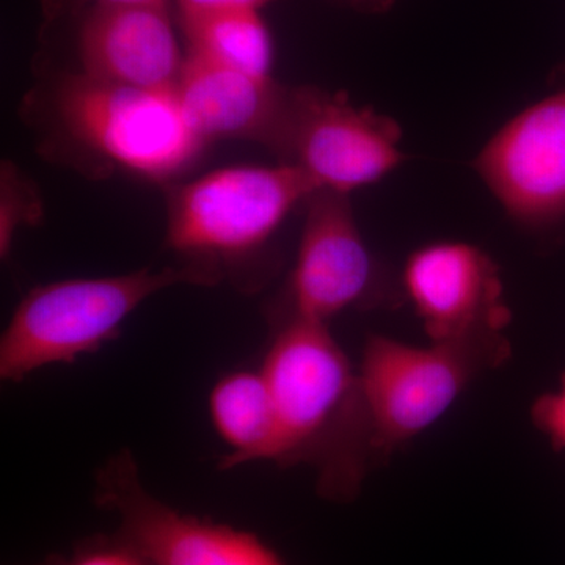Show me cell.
Segmentation results:
<instances>
[{"label": "cell", "mask_w": 565, "mask_h": 565, "mask_svg": "<svg viewBox=\"0 0 565 565\" xmlns=\"http://www.w3.org/2000/svg\"><path fill=\"white\" fill-rule=\"evenodd\" d=\"M259 370L273 394L277 423L273 462L308 465L322 498L351 503L373 468V437L359 367L329 323L278 316Z\"/></svg>", "instance_id": "6da1fadb"}, {"label": "cell", "mask_w": 565, "mask_h": 565, "mask_svg": "<svg viewBox=\"0 0 565 565\" xmlns=\"http://www.w3.org/2000/svg\"><path fill=\"white\" fill-rule=\"evenodd\" d=\"M177 285L212 286L191 264L99 278H71L31 289L0 338V379L22 382L70 364L120 337L122 323L154 294Z\"/></svg>", "instance_id": "7a4b0ae2"}, {"label": "cell", "mask_w": 565, "mask_h": 565, "mask_svg": "<svg viewBox=\"0 0 565 565\" xmlns=\"http://www.w3.org/2000/svg\"><path fill=\"white\" fill-rule=\"evenodd\" d=\"M318 185L291 163L215 170L169 195L167 244L218 282L258 259Z\"/></svg>", "instance_id": "3957f363"}, {"label": "cell", "mask_w": 565, "mask_h": 565, "mask_svg": "<svg viewBox=\"0 0 565 565\" xmlns=\"http://www.w3.org/2000/svg\"><path fill=\"white\" fill-rule=\"evenodd\" d=\"M511 353L505 332L427 345L371 334L356 367L374 465L426 433L475 381L508 362Z\"/></svg>", "instance_id": "277c9868"}, {"label": "cell", "mask_w": 565, "mask_h": 565, "mask_svg": "<svg viewBox=\"0 0 565 565\" xmlns=\"http://www.w3.org/2000/svg\"><path fill=\"white\" fill-rule=\"evenodd\" d=\"M51 121L77 148L150 180H170L199 159L206 141L174 90H145L66 74L51 92Z\"/></svg>", "instance_id": "5b68a950"}, {"label": "cell", "mask_w": 565, "mask_h": 565, "mask_svg": "<svg viewBox=\"0 0 565 565\" xmlns=\"http://www.w3.org/2000/svg\"><path fill=\"white\" fill-rule=\"evenodd\" d=\"M403 129L388 115L353 106L344 93L313 85L291 87L274 154L318 189L351 195L399 169L407 156Z\"/></svg>", "instance_id": "8992f818"}, {"label": "cell", "mask_w": 565, "mask_h": 565, "mask_svg": "<svg viewBox=\"0 0 565 565\" xmlns=\"http://www.w3.org/2000/svg\"><path fill=\"white\" fill-rule=\"evenodd\" d=\"M303 206L282 315L329 323L348 310L399 307L405 300L401 278L367 247L349 195L319 189Z\"/></svg>", "instance_id": "52a82bcc"}, {"label": "cell", "mask_w": 565, "mask_h": 565, "mask_svg": "<svg viewBox=\"0 0 565 565\" xmlns=\"http://www.w3.org/2000/svg\"><path fill=\"white\" fill-rule=\"evenodd\" d=\"M473 170L512 222L537 234L565 230V76L505 121Z\"/></svg>", "instance_id": "ba28073f"}, {"label": "cell", "mask_w": 565, "mask_h": 565, "mask_svg": "<svg viewBox=\"0 0 565 565\" xmlns=\"http://www.w3.org/2000/svg\"><path fill=\"white\" fill-rule=\"evenodd\" d=\"M95 503L117 515L118 531L156 565H288L258 534L163 503L145 487L136 457L126 449L96 473Z\"/></svg>", "instance_id": "9c48e42d"}, {"label": "cell", "mask_w": 565, "mask_h": 565, "mask_svg": "<svg viewBox=\"0 0 565 565\" xmlns=\"http://www.w3.org/2000/svg\"><path fill=\"white\" fill-rule=\"evenodd\" d=\"M401 285L429 341L503 333L511 323L500 267L473 244L444 241L412 252Z\"/></svg>", "instance_id": "30bf717a"}, {"label": "cell", "mask_w": 565, "mask_h": 565, "mask_svg": "<svg viewBox=\"0 0 565 565\" xmlns=\"http://www.w3.org/2000/svg\"><path fill=\"white\" fill-rule=\"evenodd\" d=\"M77 47L81 73L145 90H174L185 62L167 7L93 6Z\"/></svg>", "instance_id": "8fae6325"}, {"label": "cell", "mask_w": 565, "mask_h": 565, "mask_svg": "<svg viewBox=\"0 0 565 565\" xmlns=\"http://www.w3.org/2000/svg\"><path fill=\"white\" fill-rule=\"evenodd\" d=\"M291 87L273 76H256L185 55L174 87L189 125L204 141L244 139L274 151L280 137Z\"/></svg>", "instance_id": "7c38bea8"}, {"label": "cell", "mask_w": 565, "mask_h": 565, "mask_svg": "<svg viewBox=\"0 0 565 565\" xmlns=\"http://www.w3.org/2000/svg\"><path fill=\"white\" fill-rule=\"evenodd\" d=\"M210 416L215 433L228 446L218 468L270 460L277 444L273 394L262 370L222 375L210 393Z\"/></svg>", "instance_id": "4fadbf2b"}, {"label": "cell", "mask_w": 565, "mask_h": 565, "mask_svg": "<svg viewBox=\"0 0 565 565\" xmlns=\"http://www.w3.org/2000/svg\"><path fill=\"white\" fill-rule=\"evenodd\" d=\"M180 21L188 54L256 76H273V35L259 11H223Z\"/></svg>", "instance_id": "5bb4252c"}, {"label": "cell", "mask_w": 565, "mask_h": 565, "mask_svg": "<svg viewBox=\"0 0 565 565\" xmlns=\"http://www.w3.org/2000/svg\"><path fill=\"white\" fill-rule=\"evenodd\" d=\"M0 188V253L9 258L18 230L39 221L41 204L31 182L13 163L3 162Z\"/></svg>", "instance_id": "9a60e30c"}, {"label": "cell", "mask_w": 565, "mask_h": 565, "mask_svg": "<svg viewBox=\"0 0 565 565\" xmlns=\"http://www.w3.org/2000/svg\"><path fill=\"white\" fill-rule=\"evenodd\" d=\"M35 565H156L120 531L82 539L66 555H50Z\"/></svg>", "instance_id": "2e32d148"}, {"label": "cell", "mask_w": 565, "mask_h": 565, "mask_svg": "<svg viewBox=\"0 0 565 565\" xmlns=\"http://www.w3.org/2000/svg\"><path fill=\"white\" fill-rule=\"evenodd\" d=\"M534 426L546 435L556 451L565 452V373L556 392L542 394L531 408Z\"/></svg>", "instance_id": "e0dca14e"}, {"label": "cell", "mask_w": 565, "mask_h": 565, "mask_svg": "<svg viewBox=\"0 0 565 565\" xmlns=\"http://www.w3.org/2000/svg\"><path fill=\"white\" fill-rule=\"evenodd\" d=\"M180 18L203 17L223 11H259L270 0H174Z\"/></svg>", "instance_id": "ac0fdd59"}, {"label": "cell", "mask_w": 565, "mask_h": 565, "mask_svg": "<svg viewBox=\"0 0 565 565\" xmlns=\"http://www.w3.org/2000/svg\"><path fill=\"white\" fill-rule=\"evenodd\" d=\"M93 6H154L167 7L169 0H82Z\"/></svg>", "instance_id": "d6986e66"}, {"label": "cell", "mask_w": 565, "mask_h": 565, "mask_svg": "<svg viewBox=\"0 0 565 565\" xmlns=\"http://www.w3.org/2000/svg\"><path fill=\"white\" fill-rule=\"evenodd\" d=\"M344 2L351 3V6L356 7V9L375 11L386 9L392 0H344Z\"/></svg>", "instance_id": "ffe728a7"}]
</instances>
